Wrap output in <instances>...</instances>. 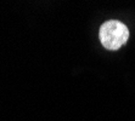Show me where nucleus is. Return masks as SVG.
Segmentation results:
<instances>
[{
    "mask_svg": "<svg viewBox=\"0 0 135 121\" xmlns=\"http://www.w3.org/2000/svg\"><path fill=\"white\" fill-rule=\"evenodd\" d=\"M99 38L105 49L110 51H116L128 41L129 29L122 22L111 19L105 22L100 27Z\"/></svg>",
    "mask_w": 135,
    "mask_h": 121,
    "instance_id": "obj_1",
    "label": "nucleus"
}]
</instances>
